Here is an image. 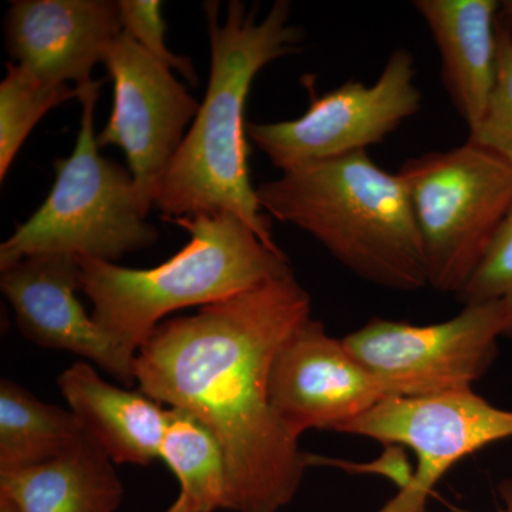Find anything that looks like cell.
Masks as SVG:
<instances>
[{
    "mask_svg": "<svg viewBox=\"0 0 512 512\" xmlns=\"http://www.w3.org/2000/svg\"><path fill=\"white\" fill-rule=\"evenodd\" d=\"M291 266L264 282L164 320L138 349V390L197 417L227 463L229 512H281L301 487L308 454L278 419L269 373L278 349L311 316Z\"/></svg>",
    "mask_w": 512,
    "mask_h": 512,
    "instance_id": "6da1fadb",
    "label": "cell"
},
{
    "mask_svg": "<svg viewBox=\"0 0 512 512\" xmlns=\"http://www.w3.org/2000/svg\"><path fill=\"white\" fill-rule=\"evenodd\" d=\"M220 10V2L204 3L211 49L207 92L164 175L154 207L170 222L231 212L279 251L271 217L259 205L249 178L245 107L258 73L301 52L305 32L293 25L292 5L286 0H276L262 19L258 3L229 0L224 20Z\"/></svg>",
    "mask_w": 512,
    "mask_h": 512,
    "instance_id": "7a4b0ae2",
    "label": "cell"
},
{
    "mask_svg": "<svg viewBox=\"0 0 512 512\" xmlns=\"http://www.w3.org/2000/svg\"><path fill=\"white\" fill-rule=\"evenodd\" d=\"M256 188L269 217L312 235L370 284L400 292L427 288L426 256L399 174L367 151L298 165Z\"/></svg>",
    "mask_w": 512,
    "mask_h": 512,
    "instance_id": "3957f363",
    "label": "cell"
},
{
    "mask_svg": "<svg viewBox=\"0 0 512 512\" xmlns=\"http://www.w3.org/2000/svg\"><path fill=\"white\" fill-rule=\"evenodd\" d=\"M174 224L190 234V241L154 268L77 256L93 319L127 355L136 357L170 313L232 298L289 266L282 249L269 248L231 212H205Z\"/></svg>",
    "mask_w": 512,
    "mask_h": 512,
    "instance_id": "277c9868",
    "label": "cell"
},
{
    "mask_svg": "<svg viewBox=\"0 0 512 512\" xmlns=\"http://www.w3.org/2000/svg\"><path fill=\"white\" fill-rule=\"evenodd\" d=\"M101 82L82 86L76 147L55 163L56 181L42 207L0 245V271L23 256L67 254L116 264L156 244L130 170L101 156L94 111Z\"/></svg>",
    "mask_w": 512,
    "mask_h": 512,
    "instance_id": "5b68a950",
    "label": "cell"
},
{
    "mask_svg": "<svg viewBox=\"0 0 512 512\" xmlns=\"http://www.w3.org/2000/svg\"><path fill=\"white\" fill-rule=\"evenodd\" d=\"M419 227L427 284L460 295L512 208V165L474 141L410 158L399 173Z\"/></svg>",
    "mask_w": 512,
    "mask_h": 512,
    "instance_id": "8992f818",
    "label": "cell"
},
{
    "mask_svg": "<svg viewBox=\"0 0 512 512\" xmlns=\"http://www.w3.org/2000/svg\"><path fill=\"white\" fill-rule=\"evenodd\" d=\"M507 335L512 323L504 303L483 301L464 303L454 318L433 325L375 318L343 342L386 399H420L473 389Z\"/></svg>",
    "mask_w": 512,
    "mask_h": 512,
    "instance_id": "52a82bcc",
    "label": "cell"
},
{
    "mask_svg": "<svg viewBox=\"0 0 512 512\" xmlns=\"http://www.w3.org/2000/svg\"><path fill=\"white\" fill-rule=\"evenodd\" d=\"M303 116L275 123H248L247 133L278 170L333 160L383 143L421 109L412 53H390L373 84L346 82L318 96Z\"/></svg>",
    "mask_w": 512,
    "mask_h": 512,
    "instance_id": "ba28073f",
    "label": "cell"
},
{
    "mask_svg": "<svg viewBox=\"0 0 512 512\" xmlns=\"http://www.w3.org/2000/svg\"><path fill=\"white\" fill-rule=\"evenodd\" d=\"M339 433L410 448L416 471L376 512H426L427 500L451 468L484 447L512 439V410L494 406L473 389L420 399L389 397Z\"/></svg>",
    "mask_w": 512,
    "mask_h": 512,
    "instance_id": "9c48e42d",
    "label": "cell"
},
{
    "mask_svg": "<svg viewBox=\"0 0 512 512\" xmlns=\"http://www.w3.org/2000/svg\"><path fill=\"white\" fill-rule=\"evenodd\" d=\"M103 63L113 80L114 104L97 141L100 147L124 151L148 214L201 103L175 79L170 67L124 32L114 40Z\"/></svg>",
    "mask_w": 512,
    "mask_h": 512,
    "instance_id": "30bf717a",
    "label": "cell"
},
{
    "mask_svg": "<svg viewBox=\"0 0 512 512\" xmlns=\"http://www.w3.org/2000/svg\"><path fill=\"white\" fill-rule=\"evenodd\" d=\"M384 399L375 377L320 320H306L272 362L269 400L296 439L309 430L339 433Z\"/></svg>",
    "mask_w": 512,
    "mask_h": 512,
    "instance_id": "8fae6325",
    "label": "cell"
},
{
    "mask_svg": "<svg viewBox=\"0 0 512 512\" xmlns=\"http://www.w3.org/2000/svg\"><path fill=\"white\" fill-rule=\"evenodd\" d=\"M0 272V289L26 339L90 360L126 386L136 383V357L120 349L77 299L82 291L77 256H23Z\"/></svg>",
    "mask_w": 512,
    "mask_h": 512,
    "instance_id": "7c38bea8",
    "label": "cell"
},
{
    "mask_svg": "<svg viewBox=\"0 0 512 512\" xmlns=\"http://www.w3.org/2000/svg\"><path fill=\"white\" fill-rule=\"evenodd\" d=\"M121 33L113 0H15L6 13L13 63L49 84L92 83L94 66Z\"/></svg>",
    "mask_w": 512,
    "mask_h": 512,
    "instance_id": "4fadbf2b",
    "label": "cell"
},
{
    "mask_svg": "<svg viewBox=\"0 0 512 512\" xmlns=\"http://www.w3.org/2000/svg\"><path fill=\"white\" fill-rule=\"evenodd\" d=\"M441 59V79L470 133L483 121L497 77V0H416Z\"/></svg>",
    "mask_w": 512,
    "mask_h": 512,
    "instance_id": "5bb4252c",
    "label": "cell"
},
{
    "mask_svg": "<svg viewBox=\"0 0 512 512\" xmlns=\"http://www.w3.org/2000/svg\"><path fill=\"white\" fill-rule=\"evenodd\" d=\"M70 410L114 464L148 466L160 460L167 407L141 390L106 382L90 363L77 362L57 379Z\"/></svg>",
    "mask_w": 512,
    "mask_h": 512,
    "instance_id": "9a60e30c",
    "label": "cell"
},
{
    "mask_svg": "<svg viewBox=\"0 0 512 512\" xmlns=\"http://www.w3.org/2000/svg\"><path fill=\"white\" fill-rule=\"evenodd\" d=\"M0 493L22 512H116L124 487L113 461L86 434L55 460L0 474Z\"/></svg>",
    "mask_w": 512,
    "mask_h": 512,
    "instance_id": "2e32d148",
    "label": "cell"
},
{
    "mask_svg": "<svg viewBox=\"0 0 512 512\" xmlns=\"http://www.w3.org/2000/svg\"><path fill=\"white\" fill-rule=\"evenodd\" d=\"M86 434L72 410L42 402L12 380L0 382V474L55 460Z\"/></svg>",
    "mask_w": 512,
    "mask_h": 512,
    "instance_id": "e0dca14e",
    "label": "cell"
},
{
    "mask_svg": "<svg viewBox=\"0 0 512 512\" xmlns=\"http://www.w3.org/2000/svg\"><path fill=\"white\" fill-rule=\"evenodd\" d=\"M163 460L180 484V494L194 512L225 510L227 463L217 437L197 417L167 407L160 447Z\"/></svg>",
    "mask_w": 512,
    "mask_h": 512,
    "instance_id": "ac0fdd59",
    "label": "cell"
},
{
    "mask_svg": "<svg viewBox=\"0 0 512 512\" xmlns=\"http://www.w3.org/2000/svg\"><path fill=\"white\" fill-rule=\"evenodd\" d=\"M80 96L82 87L45 83L19 64H6L0 83V180H5L26 138L47 111Z\"/></svg>",
    "mask_w": 512,
    "mask_h": 512,
    "instance_id": "d6986e66",
    "label": "cell"
},
{
    "mask_svg": "<svg viewBox=\"0 0 512 512\" xmlns=\"http://www.w3.org/2000/svg\"><path fill=\"white\" fill-rule=\"evenodd\" d=\"M497 77L480 126L468 140L493 151L512 165V20L498 16Z\"/></svg>",
    "mask_w": 512,
    "mask_h": 512,
    "instance_id": "ffe728a7",
    "label": "cell"
},
{
    "mask_svg": "<svg viewBox=\"0 0 512 512\" xmlns=\"http://www.w3.org/2000/svg\"><path fill=\"white\" fill-rule=\"evenodd\" d=\"M117 3L123 32L136 40L147 53L195 86L198 79L191 59L174 55L165 43L167 26L161 15L163 3L158 0H119Z\"/></svg>",
    "mask_w": 512,
    "mask_h": 512,
    "instance_id": "44dd1931",
    "label": "cell"
},
{
    "mask_svg": "<svg viewBox=\"0 0 512 512\" xmlns=\"http://www.w3.org/2000/svg\"><path fill=\"white\" fill-rule=\"evenodd\" d=\"M458 299L463 303L503 302L512 323V208L480 268Z\"/></svg>",
    "mask_w": 512,
    "mask_h": 512,
    "instance_id": "7402d4cb",
    "label": "cell"
},
{
    "mask_svg": "<svg viewBox=\"0 0 512 512\" xmlns=\"http://www.w3.org/2000/svg\"><path fill=\"white\" fill-rule=\"evenodd\" d=\"M501 497V507L498 512H512V480H505L498 487Z\"/></svg>",
    "mask_w": 512,
    "mask_h": 512,
    "instance_id": "603a6c76",
    "label": "cell"
},
{
    "mask_svg": "<svg viewBox=\"0 0 512 512\" xmlns=\"http://www.w3.org/2000/svg\"><path fill=\"white\" fill-rule=\"evenodd\" d=\"M164 512H194V510H192L190 503L180 494Z\"/></svg>",
    "mask_w": 512,
    "mask_h": 512,
    "instance_id": "cb8c5ba5",
    "label": "cell"
},
{
    "mask_svg": "<svg viewBox=\"0 0 512 512\" xmlns=\"http://www.w3.org/2000/svg\"><path fill=\"white\" fill-rule=\"evenodd\" d=\"M0 512H22L19 505L15 503L8 494L0 493Z\"/></svg>",
    "mask_w": 512,
    "mask_h": 512,
    "instance_id": "d4e9b609",
    "label": "cell"
},
{
    "mask_svg": "<svg viewBox=\"0 0 512 512\" xmlns=\"http://www.w3.org/2000/svg\"><path fill=\"white\" fill-rule=\"evenodd\" d=\"M501 15L512 20V0H503L501 2Z\"/></svg>",
    "mask_w": 512,
    "mask_h": 512,
    "instance_id": "484cf974",
    "label": "cell"
}]
</instances>
